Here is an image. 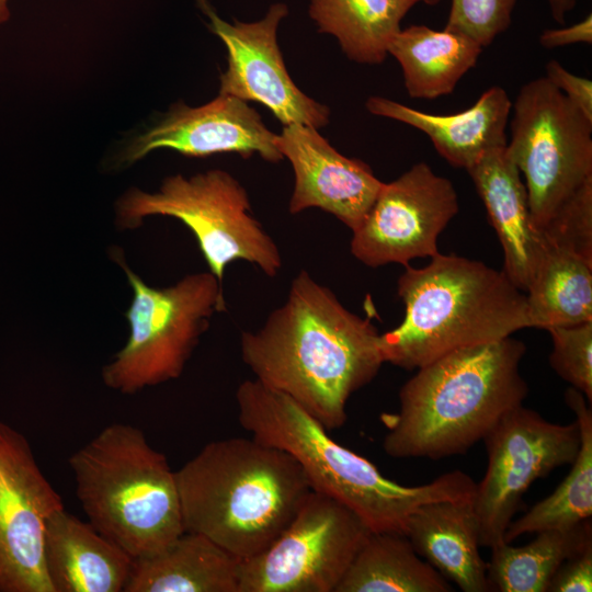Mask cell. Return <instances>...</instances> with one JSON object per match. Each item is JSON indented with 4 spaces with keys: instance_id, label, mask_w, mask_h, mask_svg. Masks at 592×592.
Returning <instances> with one entry per match:
<instances>
[{
    "instance_id": "36",
    "label": "cell",
    "mask_w": 592,
    "mask_h": 592,
    "mask_svg": "<svg viewBox=\"0 0 592 592\" xmlns=\"http://www.w3.org/2000/svg\"><path fill=\"white\" fill-rule=\"evenodd\" d=\"M420 2H423L424 4L426 5H436L439 4L442 0H419Z\"/></svg>"
},
{
    "instance_id": "20",
    "label": "cell",
    "mask_w": 592,
    "mask_h": 592,
    "mask_svg": "<svg viewBox=\"0 0 592 592\" xmlns=\"http://www.w3.org/2000/svg\"><path fill=\"white\" fill-rule=\"evenodd\" d=\"M405 535L420 557L462 591H489L471 499L420 505L409 516Z\"/></svg>"
},
{
    "instance_id": "15",
    "label": "cell",
    "mask_w": 592,
    "mask_h": 592,
    "mask_svg": "<svg viewBox=\"0 0 592 592\" xmlns=\"http://www.w3.org/2000/svg\"><path fill=\"white\" fill-rule=\"evenodd\" d=\"M160 148L189 157L236 152L249 158L258 153L272 163L284 158L277 135L265 126L260 114L248 102L220 93L198 107L174 104L157 123L123 146L116 164L130 166Z\"/></svg>"
},
{
    "instance_id": "10",
    "label": "cell",
    "mask_w": 592,
    "mask_h": 592,
    "mask_svg": "<svg viewBox=\"0 0 592 592\" xmlns=\"http://www.w3.org/2000/svg\"><path fill=\"white\" fill-rule=\"evenodd\" d=\"M371 533L350 508L311 490L267 548L240 560L239 592H335Z\"/></svg>"
},
{
    "instance_id": "6",
    "label": "cell",
    "mask_w": 592,
    "mask_h": 592,
    "mask_svg": "<svg viewBox=\"0 0 592 592\" xmlns=\"http://www.w3.org/2000/svg\"><path fill=\"white\" fill-rule=\"evenodd\" d=\"M68 464L88 522L134 559L185 532L175 471L140 429L112 423Z\"/></svg>"
},
{
    "instance_id": "17",
    "label": "cell",
    "mask_w": 592,
    "mask_h": 592,
    "mask_svg": "<svg viewBox=\"0 0 592 592\" xmlns=\"http://www.w3.org/2000/svg\"><path fill=\"white\" fill-rule=\"evenodd\" d=\"M365 106L374 115L407 124L424 133L451 166L466 169L489 152L506 146L512 101L499 86L487 89L470 107L454 114H431L397 101L371 96Z\"/></svg>"
},
{
    "instance_id": "1",
    "label": "cell",
    "mask_w": 592,
    "mask_h": 592,
    "mask_svg": "<svg viewBox=\"0 0 592 592\" xmlns=\"http://www.w3.org/2000/svg\"><path fill=\"white\" fill-rule=\"evenodd\" d=\"M379 335L368 318L346 309L304 270L264 323L241 332L240 354L257 380L293 399L329 431L345 423L349 398L384 363Z\"/></svg>"
},
{
    "instance_id": "32",
    "label": "cell",
    "mask_w": 592,
    "mask_h": 592,
    "mask_svg": "<svg viewBox=\"0 0 592 592\" xmlns=\"http://www.w3.org/2000/svg\"><path fill=\"white\" fill-rule=\"evenodd\" d=\"M548 592L592 591V545L566 560L553 576Z\"/></svg>"
},
{
    "instance_id": "26",
    "label": "cell",
    "mask_w": 592,
    "mask_h": 592,
    "mask_svg": "<svg viewBox=\"0 0 592 592\" xmlns=\"http://www.w3.org/2000/svg\"><path fill=\"white\" fill-rule=\"evenodd\" d=\"M524 293L531 328L548 330L592 321V263L545 246Z\"/></svg>"
},
{
    "instance_id": "12",
    "label": "cell",
    "mask_w": 592,
    "mask_h": 592,
    "mask_svg": "<svg viewBox=\"0 0 592 592\" xmlns=\"http://www.w3.org/2000/svg\"><path fill=\"white\" fill-rule=\"evenodd\" d=\"M459 209L453 183L425 162H418L383 183L372 207L352 231L350 250L363 264L408 265L439 253L441 232Z\"/></svg>"
},
{
    "instance_id": "23",
    "label": "cell",
    "mask_w": 592,
    "mask_h": 592,
    "mask_svg": "<svg viewBox=\"0 0 592 592\" xmlns=\"http://www.w3.org/2000/svg\"><path fill=\"white\" fill-rule=\"evenodd\" d=\"M419 0H310L309 15L320 33L334 36L355 62L379 65Z\"/></svg>"
},
{
    "instance_id": "4",
    "label": "cell",
    "mask_w": 592,
    "mask_h": 592,
    "mask_svg": "<svg viewBox=\"0 0 592 592\" xmlns=\"http://www.w3.org/2000/svg\"><path fill=\"white\" fill-rule=\"evenodd\" d=\"M175 478L185 531L239 559L267 548L311 491L288 453L252 436L206 444Z\"/></svg>"
},
{
    "instance_id": "16",
    "label": "cell",
    "mask_w": 592,
    "mask_h": 592,
    "mask_svg": "<svg viewBox=\"0 0 592 592\" xmlns=\"http://www.w3.org/2000/svg\"><path fill=\"white\" fill-rule=\"evenodd\" d=\"M277 147L292 164V214L320 208L352 231L362 223L384 182L358 159L348 158L308 125L284 126Z\"/></svg>"
},
{
    "instance_id": "29",
    "label": "cell",
    "mask_w": 592,
    "mask_h": 592,
    "mask_svg": "<svg viewBox=\"0 0 592 592\" xmlns=\"http://www.w3.org/2000/svg\"><path fill=\"white\" fill-rule=\"evenodd\" d=\"M553 350L551 368L592 401V321L547 330Z\"/></svg>"
},
{
    "instance_id": "9",
    "label": "cell",
    "mask_w": 592,
    "mask_h": 592,
    "mask_svg": "<svg viewBox=\"0 0 592 592\" xmlns=\"http://www.w3.org/2000/svg\"><path fill=\"white\" fill-rule=\"evenodd\" d=\"M505 150L524 178L535 230L592 178V122L544 76L512 102Z\"/></svg>"
},
{
    "instance_id": "31",
    "label": "cell",
    "mask_w": 592,
    "mask_h": 592,
    "mask_svg": "<svg viewBox=\"0 0 592 592\" xmlns=\"http://www.w3.org/2000/svg\"><path fill=\"white\" fill-rule=\"evenodd\" d=\"M545 72V77L588 121L592 122V81L568 71L554 59L546 64Z\"/></svg>"
},
{
    "instance_id": "11",
    "label": "cell",
    "mask_w": 592,
    "mask_h": 592,
    "mask_svg": "<svg viewBox=\"0 0 592 592\" xmlns=\"http://www.w3.org/2000/svg\"><path fill=\"white\" fill-rule=\"evenodd\" d=\"M482 441L488 466L471 501L480 546L492 548L504 543V533L530 486L554 469L572 464L580 448V433L577 422L554 423L521 405L506 412Z\"/></svg>"
},
{
    "instance_id": "28",
    "label": "cell",
    "mask_w": 592,
    "mask_h": 592,
    "mask_svg": "<svg viewBox=\"0 0 592 592\" xmlns=\"http://www.w3.org/2000/svg\"><path fill=\"white\" fill-rule=\"evenodd\" d=\"M536 231L543 244L572 252L592 263V178Z\"/></svg>"
},
{
    "instance_id": "24",
    "label": "cell",
    "mask_w": 592,
    "mask_h": 592,
    "mask_svg": "<svg viewBox=\"0 0 592 592\" xmlns=\"http://www.w3.org/2000/svg\"><path fill=\"white\" fill-rule=\"evenodd\" d=\"M451 583L401 533L372 532L335 592H449Z\"/></svg>"
},
{
    "instance_id": "30",
    "label": "cell",
    "mask_w": 592,
    "mask_h": 592,
    "mask_svg": "<svg viewBox=\"0 0 592 592\" xmlns=\"http://www.w3.org/2000/svg\"><path fill=\"white\" fill-rule=\"evenodd\" d=\"M516 0H451L445 30L462 33L483 48L511 24Z\"/></svg>"
},
{
    "instance_id": "21",
    "label": "cell",
    "mask_w": 592,
    "mask_h": 592,
    "mask_svg": "<svg viewBox=\"0 0 592 592\" xmlns=\"http://www.w3.org/2000/svg\"><path fill=\"white\" fill-rule=\"evenodd\" d=\"M240 560L185 531L160 551L135 559L124 592H239Z\"/></svg>"
},
{
    "instance_id": "25",
    "label": "cell",
    "mask_w": 592,
    "mask_h": 592,
    "mask_svg": "<svg viewBox=\"0 0 592 592\" xmlns=\"http://www.w3.org/2000/svg\"><path fill=\"white\" fill-rule=\"evenodd\" d=\"M565 402L573 411L580 433V448L571 470L555 491L512 521L504 542L511 543L526 533L568 530L589 521L592 515V411L584 395L567 388Z\"/></svg>"
},
{
    "instance_id": "34",
    "label": "cell",
    "mask_w": 592,
    "mask_h": 592,
    "mask_svg": "<svg viewBox=\"0 0 592 592\" xmlns=\"http://www.w3.org/2000/svg\"><path fill=\"white\" fill-rule=\"evenodd\" d=\"M547 2L554 20L563 24L566 14L574 8L577 0H547Z\"/></svg>"
},
{
    "instance_id": "27",
    "label": "cell",
    "mask_w": 592,
    "mask_h": 592,
    "mask_svg": "<svg viewBox=\"0 0 592 592\" xmlns=\"http://www.w3.org/2000/svg\"><path fill=\"white\" fill-rule=\"evenodd\" d=\"M592 545L590 520L568 530H546L525 546L501 543L491 548L487 565L489 590L547 592L557 569Z\"/></svg>"
},
{
    "instance_id": "7",
    "label": "cell",
    "mask_w": 592,
    "mask_h": 592,
    "mask_svg": "<svg viewBox=\"0 0 592 592\" xmlns=\"http://www.w3.org/2000/svg\"><path fill=\"white\" fill-rule=\"evenodd\" d=\"M115 213L121 229L138 228L150 216L181 220L221 283L227 265L237 260L255 264L270 277L282 269L277 244L251 214L246 189L227 171L174 174L152 193L129 189L117 200Z\"/></svg>"
},
{
    "instance_id": "18",
    "label": "cell",
    "mask_w": 592,
    "mask_h": 592,
    "mask_svg": "<svg viewBox=\"0 0 592 592\" xmlns=\"http://www.w3.org/2000/svg\"><path fill=\"white\" fill-rule=\"evenodd\" d=\"M134 558L65 508L45 528L44 562L54 592H122Z\"/></svg>"
},
{
    "instance_id": "8",
    "label": "cell",
    "mask_w": 592,
    "mask_h": 592,
    "mask_svg": "<svg viewBox=\"0 0 592 592\" xmlns=\"http://www.w3.org/2000/svg\"><path fill=\"white\" fill-rule=\"evenodd\" d=\"M133 291L126 344L102 368L104 385L132 395L181 376L214 314L226 310L223 283L208 272L167 287L145 283L118 260Z\"/></svg>"
},
{
    "instance_id": "3",
    "label": "cell",
    "mask_w": 592,
    "mask_h": 592,
    "mask_svg": "<svg viewBox=\"0 0 592 592\" xmlns=\"http://www.w3.org/2000/svg\"><path fill=\"white\" fill-rule=\"evenodd\" d=\"M236 400L239 423L253 439L288 453L311 490L350 508L372 532L405 534L409 516L420 505L474 496L476 482L462 470L421 486L386 478L368 459L337 443L293 399L255 378L239 385Z\"/></svg>"
},
{
    "instance_id": "2",
    "label": "cell",
    "mask_w": 592,
    "mask_h": 592,
    "mask_svg": "<svg viewBox=\"0 0 592 592\" xmlns=\"http://www.w3.org/2000/svg\"><path fill=\"white\" fill-rule=\"evenodd\" d=\"M523 341L506 337L451 351L418 368L399 391V410L383 413V449L394 458L441 459L483 440L528 394Z\"/></svg>"
},
{
    "instance_id": "14",
    "label": "cell",
    "mask_w": 592,
    "mask_h": 592,
    "mask_svg": "<svg viewBox=\"0 0 592 592\" xmlns=\"http://www.w3.org/2000/svg\"><path fill=\"white\" fill-rule=\"evenodd\" d=\"M197 3L209 19L208 27L227 48V69L220 76V94L266 106L284 125L321 128L330 110L306 95L292 80L277 44V27L288 14L285 3H274L263 19L229 23L206 0Z\"/></svg>"
},
{
    "instance_id": "13",
    "label": "cell",
    "mask_w": 592,
    "mask_h": 592,
    "mask_svg": "<svg viewBox=\"0 0 592 592\" xmlns=\"http://www.w3.org/2000/svg\"><path fill=\"white\" fill-rule=\"evenodd\" d=\"M62 508L26 437L0 420V592H54L44 535L49 516Z\"/></svg>"
},
{
    "instance_id": "33",
    "label": "cell",
    "mask_w": 592,
    "mask_h": 592,
    "mask_svg": "<svg viewBox=\"0 0 592 592\" xmlns=\"http://www.w3.org/2000/svg\"><path fill=\"white\" fill-rule=\"evenodd\" d=\"M592 43V15L588 14L583 20L566 27L547 29L539 35V44L553 49L572 44Z\"/></svg>"
},
{
    "instance_id": "22",
    "label": "cell",
    "mask_w": 592,
    "mask_h": 592,
    "mask_svg": "<svg viewBox=\"0 0 592 592\" xmlns=\"http://www.w3.org/2000/svg\"><path fill=\"white\" fill-rule=\"evenodd\" d=\"M483 47L473 38L425 25L401 29L388 47L399 62L410 98L433 100L451 94L476 66Z\"/></svg>"
},
{
    "instance_id": "35",
    "label": "cell",
    "mask_w": 592,
    "mask_h": 592,
    "mask_svg": "<svg viewBox=\"0 0 592 592\" xmlns=\"http://www.w3.org/2000/svg\"><path fill=\"white\" fill-rule=\"evenodd\" d=\"M10 15L9 0H0V24L8 22Z\"/></svg>"
},
{
    "instance_id": "19",
    "label": "cell",
    "mask_w": 592,
    "mask_h": 592,
    "mask_svg": "<svg viewBox=\"0 0 592 592\" xmlns=\"http://www.w3.org/2000/svg\"><path fill=\"white\" fill-rule=\"evenodd\" d=\"M467 172L503 249V271L525 292L545 246L532 224L522 175L505 147L489 152Z\"/></svg>"
},
{
    "instance_id": "5",
    "label": "cell",
    "mask_w": 592,
    "mask_h": 592,
    "mask_svg": "<svg viewBox=\"0 0 592 592\" xmlns=\"http://www.w3.org/2000/svg\"><path fill=\"white\" fill-rule=\"evenodd\" d=\"M397 292L405 318L379 335V348L384 363L403 369L531 328L525 293L477 260L439 252L425 266L406 265Z\"/></svg>"
}]
</instances>
